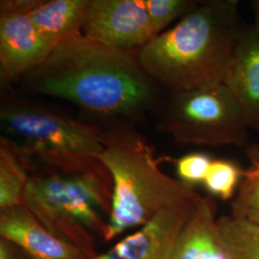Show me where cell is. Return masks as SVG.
Here are the masks:
<instances>
[{
    "label": "cell",
    "mask_w": 259,
    "mask_h": 259,
    "mask_svg": "<svg viewBox=\"0 0 259 259\" xmlns=\"http://www.w3.org/2000/svg\"><path fill=\"white\" fill-rule=\"evenodd\" d=\"M31 93L61 98L102 115L135 116L156 96V84L138 51L107 47L83 35L52 50L23 78Z\"/></svg>",
    "instance_id": "obj_1"
},
{
    "label": "cell",
    "mask_w": 259,
    "mask_h": 259,
    "mask_svg": "<svg viewBox=\"0 0 259 259\" xmlns=\"http://www.w3.org/2000/svg\"><path fill=\"white\" fill-rule=\"evenodd\" d=\"M241 29L237 0L201 1L138 51L155 82L172 93L223 83Z\"/></svg>",
    "instance_id": "obj_2"
},
{
    "label": "cell",
    "mask_w": 259,
    "mask_h": 259,
    "mask_svg": "<svg viewBox=\"0 0 259 259\" xmlns=\"http://www.w3.org/2000/svg\"><path fill=\"white\" fill-rule=\"evenodd\" d=\"M100 161L112 180V204L103 239L142 227L167 207L201 198L194 189L163 173L154 148L138 131L112 127L104 131Z\"/></svg>",
    "instance_id": "obj_3"
},
{
    "label": "cell",
    "mask_w": 259,
    "mask_h": 259,
    "mask_svg": "<svg viewBox=\"0 0 259 259\" xmlns=\"http://www.w3.org/2000/svg\"><path fill=\"white\" fill-rule=\"evenodd\" d=\"M112 204V180L106 167L65 173L47 170L30 174L22 204L49 232L83 250L93 259L94 236L104 237Z\"/></svg>",
    "instance_id": "obj_4"
},
{
    "label": "cell",
    "mask_w": 259,
    "mask_h": 259,
    "mask_svg": "<svg viewBox=\"0 0 259 259\" xmlns=\"http://www.w3.org/2000/svg\"><path fill=\"white\" fill-rule=\"evenodd\" d=\"M2 136L27 161L47 170L82 173L104 168V131L27 103H3Z\"/></svg>",
    "instance_id": "obj_5"
},
{
    "label": "cell",
    "mask_w": 259,
    "mask_h": 259,
    "mask_svg": "<svg viewBox=\"0 0 259 259\" xmlns=\"http://www.w3.org/2000/svg\"><path fill=\"white\" fill-rule=\"evenodd\" d=\"M248 125L224 83L172 93L158 129L180 145L245 146Z\"/></svg>",
    "instance_id": "obj_6"
},
{
    "label": "cell",
    "mask_w": 259,
    "mask_h": 259,
    "mask_svg": "<svg viewBox=\"0 0 259 259\" xmlns=\"http://www.w3.org/2000/svg\"><path fill=\"white\" fill-rule=\"evenodd\" d=\"M83 37L107 47L139 51L157 34L144 0H90Z\"/></svg>",
    "instance_id": "obj_7"
},
{
    "label": "cell",
    "mask_w": 259,
    "mask_h": 259,
    "mask_svg": "<svg viewBox=\"0 0 259 259\" xmlns=\"http://www.w3.org/2000/svg\"><path fill=\"white\" fill-rule=\"evenodd\" d=\"M197 201L161 210L139 231L93 259H172L180 233L194 211Z\"/></svg>",
    "instance_id": "obj_8"
},
{
    "label": "cell",
    "mask_w": 259,
    "mask_h": 259,
    "mask_svg": "<svg viewBox=\"0 0 259 259\" xmlns=\"http://www.w3.org/2000/svg\"><path fill=\"white\" fill-rule=\"evenodd\" d=\"M54 48L40 36L26 14L0 15V76L2 82L24 78Z\"/></svg>",
    "instance_id": "obj_9"
},
{
    "label": "cell",
    "mask_w": 259,
    "mask_h": 259,
    "mask_svg": "<svg viewBox=\"0 0 259 259\" xmlns=\"http://www.w3.org/2000/svg\"><path fill=\"white\" fill-rule=\"evenodd\" d=\"M0 237L16 244L32 259H92L49 232L23 204L0 210Z\"/></svg>",
    "instance_id": "obj_10"
},
{
    "label": "cell",
    "mask_w": 259,
    "mask_h": 259,
    "mask_svg": "<svg viewBox=\"0 0 259 259\" xmlns=\"http://www.w3.org/2000/svg\"><path fill=\"white\" fill-rule=\"evenodd\" d=\"M223 83L248 127L259 130V38L254 28L241 29Z\"/></svg>",
    "instance_id": "obj_11"
},
{
    "label": "cell",
    "mask_w": 259,
    "mask_h": 259,
    "mask_svg": "<svg viewBox=\"0 0 259 259\" xmlns=\"http://www.w3.org/2000/svg\"><path fill=\"white\" fill-rule=\"evenodd\" d=\"M216 211L213 198L201 196L180 233L172 259H228Z\"/></svg>",
    "instance_id": "obj_12"
},
{
    "label": "cell",
    "mask_w": 259,
    "mask_h": 259,
    "mask_svg": "<svg viewBox=\"0 0 259 259\" xmlns=\"http://www.w3.org/2000/svg\"><path fill=\"white\" fill-rule=\"evenodd\" d=\"M90 0L42 1L28 14L40 36L55 48L72 37L83 35Z\"/></svg>",
    "instance_id": "obj_13"
},
{
    "label": "cell",
    "mask_w": 259,
    "mask_h": 259,
    "mask_svg": "<svg viewBox=\"0 0 259 259\" xmlns=\"http://www.w3.org/2000/svg\"><path fill=\"white\" fill-rule=\"evenodd\" d=\"M28 161L6 140L0 142V210L22 204L30 174Z\"/></svg>",
    "instance_id": "obj_14"
},
{
    "label": "cell",
    "mask_w": 259,
    "mask_h": 259,
    "mask_svg": "<svg viewBox=\"0 0 259 259\" xmlns=\"http://www.w3.org/2000/svg\"><path fill=\"white\" fill-rule=\"evenodd\" d=\"M218 225L228 259H259V225L222 216Z\"/></svg>",
    "instance_id": "obj_15"
},
{
    "label": "cell",
    "mask_w": 259,
    "mask_h": 259,
    "mask_svg": "<svg viewBox=\"0 0 259 259\" xmlns=\"http://www.w3.org/2000/svg\"><path fill=\"white\" fill-rule=\"evenodd\" d=\"M247 155L250 167L244 171L231 216L259 225V145L248 149Z\"/></svg>",
    "instance_id": "obj_16"
},
{
    "label": "cell",
    "mask_w": 259,
    "mask_h": 259,
    "mask_svg": "<svg viewBox=\"0 0 259 259\" xmlns=\"http://www.w3.org/2000/svg\"><path fill=\"white\" fill-rule=\"evenodd\" d=\"M243 175L244 170L231 160L213 159L203 184L210 194L227 201L239 187Z\"/></svg>",
    "instance_id": "obj_17"
},
{
    "label": "cell",
    "mask_w": 259,
    "mask_h": 259,
    "mask_svg": "<svg viewBox=\"0 0 259 259\" xmlns=\"http://www.w3.org/2000/svg\"><path fill=\"white\" fill-rule=\"evenodd\" d=\"M192 0H144L152 26L156 34L165 31L172 22L181 19L198 4Z\"/></svg>",
    "instance_id": "obj_18"
},
{
    "label": "cell",
    "mask_w": 259,
    "mask_h": 259,
    "mask_svg": "<svg viewBox=\"0 0 259 259\" xmlns=\"http://www.w3.org/2000/svg\"><path fill=\"white\" fill-rule=\"evenodd\" d=\"M213 158L205 153H190L176 160L177 174L180 181L195 185L204 182Z\"/></svg>",
    "instance_id": "obj_19"
},
{
    "label": "cell",
    "mask_w": 259,
    "mask_h": 259,
    "mask_svg": "<svg viewBox=\"0 0 259 259\" xmlns=\"http://www.w3.org/2000/svg\"><path fill=\"white\" fill-rule=\"evenodd\" d=\"M44 0H2L0 2L1 14H26L31 13Z\"/></svg>",
    "instance_id": "obj_20"
},
{
    "label": "cell",
    "mask_w": 259,
    "mask_h": 259,
    "mask_svg": "<svg viewBox=\"0 0 259 259\" xmlns=\"http://www.w3.org/2000/svg\"><path fill=\"white\" fill-rule=\"evenodd\" d=\"M0 259H32L13 242L0 237Z\"/></svg>",
    "instance_id": "obj_21"
},
{
    "label": "cell",
    "mask_w": 259,
    "mask_h": 259,
    "mask_svg": "<svg viewBox=\"0 0 259 259\" xmlns=\"http://www.w3.org/2000/svg\"><path fill=\"white\" fill-rule=\"evenodd\" d=\"M251 6L254 14V31L259 38V0H254L251 2Z\"/></svg>",
    "instance_id": "obj_22"
}]
</instances>
